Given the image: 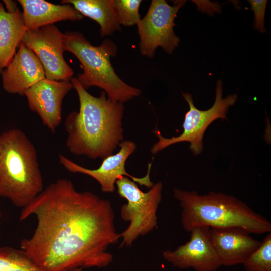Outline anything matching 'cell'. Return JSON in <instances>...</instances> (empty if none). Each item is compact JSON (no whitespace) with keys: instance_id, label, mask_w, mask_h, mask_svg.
<instances>
[{"instance_id":"14","label":"cell","mask_w":271,"mask_h":271,"mask_svg":"<svg viewBox=\"0 0 271 271\" xmlns=\"http://www.w3.org/2000/svg\"><path fill=\"white\" fill-rule=\"evenodd\" d=\"M208 232L221 266L242 264L261 243L238 228H209Z\"/></svg>"},{"instance_id":"8","label":"cell","mask_w":271,"mask_h":271,"mask_svg":"<svg viewBox=\"0 0 271 271\" xmlns=\"http://www.w3.org/2000/svg\"><path fill=\"white\" fill-rule=\"evenodd\" d=\"M171 6L165 0H153L145 16L137 23L141 54L152 58L158 47L169 54L177 47L180 39L174 32V20L186 1H173Z\"/></svg>"},{"instance_id":"12","label":"cell","mask_w":271,"mask_h":271,"mask_svg":"<svg viewBox=\"0 0 271 271\" xmlns=\"http://www.w3.org/2000/svg\"><path fill=\"white\" fill-rule=\"evenodd\" d=\"M72 88L70 81L45 78L25 93L30 109L39 116L42 124L52 133L61 123L63 100Z\"/></svg>"},{"instance_id":"23","label":"cell","mask_w":271,"mask_h":271,"mask_svg":"<svg viewBox=\"0 0 271 271\" xmlns=\"http://www.w3.org/2000/svg\"><path fill=\"white\" fill-rule=\"evenodd\" d=\"M1 210H0V221H1Z\"/></svg>"},{"instance_id":"6","label":"cell","mask_w":271,"mask_h":271,"mask_svg":"<svg viewBox=\"0 0 271 271\" xmlns=\"http://www.w3.org/2000/svg\"><path fill=\"white\" fill-rule=\"evenodd\" d=\"M117 193L127 201L120 208V216L129 223L120 233V247H130L141 236L153 231L157 226V212L162 200L163 184L154 183L146 192L141 190L130 178L123 176L116 182Z\"/></svg>"},{"instance_id":"10","label":"cell","mask_w":271,"mask_h":271,"mask_svg":"<svg viewBox=\"0 0 271 271\" xmlns=\"http://www.w3.org/2000/svg\"><path fill=\"white\" fill-rule=\"evenodd\" d=\"M119 146L120 149L116 154L102 159L100 166L95 169L82 167L63 155H59V161L70 172L83 174L93 178L98 182L101 191L104 193L113 192L116 181L123 176L129 177L140 185L150 189L154 184L150 177L152 164H148L147 172L142 177L129 174L125 169V163L128 157L135 152L137 145L132 141L124 140L120 143Z\"/></svg>"},{"instance_id":"2","label":"cell","mask_w":271,"mask_h":271,"mask_svg":"<svg viewBox=\"0 0 271 271\" xmlns=\"http://www.w3.org/2000/svg\"><path fill=\"white\" fill-rule=\"evenodd\" d=\"M70 81L80 107L79 111L71 112L65 119L66 148L76 156L103 159L112 155L123 141V104L109 98L104 91L100 96H93L75 77Z\"/></svg>"},{"instance_id":"16","label":"cell","mask_w":271,"mask_h":271,"mask_svg":"<svg viewBox=\"0 0 271 271\" xmlns=\"http://www.w3.org/2000/svg\"><path fill=\"white\" fill-rule=\"evenodd\" d=\"M26 31L19 9L7 11L0 2V74L13 59Z\"/></svg>"},{"instance_id":"19","label":"cell","mask_w":271,"mask_h":271,"mask_svg":"<svg viewBox=\"0 0 271 271\" xmlns=\"http://www.w3.org/2000/svg\"><path fill=\"white\" fill-rule=\"evenodd\" d=\"M245 271H271V233L243 263Z\"/></svg>"},{"instance_id":"4","label":"cell","mask_w":271,"mask_h":271,"mask_svg":"<svg viewBox=\"0 0 271 271\" xmlns=\"http://www.w3.org/2000/svg\"><path fill=\"white\" fill-rule=\"evenodd\" d=\"M44 189L36 148L21 129L0 133V197L27 206Z\"/></svg>"},{"instance_id":"11","label":"cell","mask_w":271,"mask_h":271,"mask_svg":"<svg viewBox=\"0 0 271 271\" xmlns=\"http://www.w3.org/2000/svg\"><path fill=\"white\" fill-rule=\"evenodd\" d=\"M208 227H196L190 231V240L174 250H165L163 258L180 269L217 271L221 266L211 242Z\"/></svg>"},{"instance_id":"7","label":"cell","mask_w":271,"mask_h":271,"mask_svg":"<svg viewBox=\"0 0 271 271\" xmlns=\"http://www.w3.org/2000/svg\"><path fill=\"white\" fill-rule=\"evenodd\" d=\"M223 84L221 80L216 83V97L213 106L208 110H201L194 106L192 95L182 92L189 106V110L185 115L182 133L178 136L167 138L163 137L157 129L154 130L158 141L151 149L152 154H156L166 147L179 142H188L190 149L195 155L200 154L203 149V138L208 126L215 120L227 119L229 108L237 100V95L231 94L223 98Z\"/></svg>"},{"instance_id":"22","label":"cell","mask_w":271,"mask_h":271,"mask_svg":"<svg viewBox=\"0 0 271 271\" xmlns=\"http://www.w3.org/2000/svg\"><path fill=\"white\" fill-rule=\"evenodd\" d=\"M6 6V10L7 11H14L17 8V3L12 1H3Z\"/></svg>"},{"instance_id":"21","label":"cell","mask_w":271,"mask_h":271,"mask_svg":"<svg viewBox=\"0 0 271 271\" xmlns=\"http://www.w3.org/2000/svg\"><path fill=\"white\" fill-rule=\"evenodd\" d=\"M267 1L249 0L251 9L255 14L254 27L257 30L264 32L265 29L264 25V16Z\"/></svg>"},{"instance_id":"5","label":"cell","mask_w":271,"mask_h":271,"mask_svg":"<svg viewBox=\"0 0 271 271\" xmlns=\"http://www.w3.org/2000/svg\"><path fill=\"white\" fill-rule=\"evenodd\" d=\"M65 34V51L75 55L82 65L83 72L76 79L83 88L98 87L109 98L122 104L141 95L140 89L128 85L116 73L110 61L117 53L113 41L106 39L100 45L94 46L79 32Z\"/></svg>"},{"instance_id":"13","label":"cell","mask_w":271,"mask_h":271,"mask_svg":"<svg viewBox=\"0 0 271 271\" xmlns=\"http://www.w3.org/2000/svg\"><path fill=\"white\" fill-rule=\"evenodd\" d=\"M0 74L4 90L8 93L21 96L35 84L46 78L41 62L22 42L13 59Z\"/></svg>"},{"instance_id":"9","label":"cell","mask_w":271,"mask_h":271,"mask_svg":"<svg viewBox=\"0 0 271 271\" xmlns=\"http://www.w3.org/2000/svg\"><path fill=\"white\" fill-rule=\"evenodd\" d=\"M66 37L54 24L26 31L22 42L31 49L41 62L46 78L70 81L74 71L63 56Z\"/></svg>"},{"instance_id":"1","label":"cell","mask_w":271,"mask_h":271,"mask_svg":"<svg viewBox=\"0 0 271 271\" xmlns=\"http://www.w3.org/2000/svg\"><path fill=\"white\" fill-rule=\"evenodd\" d=\"M33 215L36 227L20 247L40 271L104 268L112 262L108 249L120 236L109 200L78 191L71 180L61 178L22 208L19 220Z\"/></svg>"},{"instance_id":"18","label":"cell","mask_w":271,"mask_h":271,"mask_svg":"<svg viewBox=\"0 0 271 271\" xmlns=\"http://www.w3.org/2000/svg\"><path fill=\"white\" fill-rule=\"evenodd\" d=\"M0 271H40L20 249L0 247ZM72 271H83L78 268Z\"/></svg>"},{"instance_id":"17","label":"cell","mask_w":271,"mask_h":271,"mask_svg":"<svg viewBox=\"0 0 271 271\" xmlns=\"http://www.w3.org/2000/svg\"><path fill=\"white\" fill-rule=\"evenodd\" d=\"M61 3L72 5L83 16L95 20L100 26L101 37L121 30L114 0H63Z\"/></svg>"},{"instance_id":"15","label":"cell","mask_w":271,"mask_h":271,"mask_svg":"<svg viewBox=\"0 0 271 271\" xmlns=\"http://www.w3.org/2000/svg\"><path fill=\"white\" fill-rule=\"evenodd\" d=\"M27 31L64 20L78 21L83 16L72 5H56L44 0H19Z\"/></svg>"},{"instance_id":"3","label":"cell","mask_w":271,"mask_h":271,"mask_svg":"<svg viewBox=\"0 0 271 271\" xmlns=\"http://www.w3.org/2000/svg\"><path fill=\"white\" fill-rule=\"evenodd\" d=\"M173 194L182 209V225L188 232L196 227L238 228L256 234L271 232L267 218L234 196L214 191L199 195L177 188Z\"/></svg>"},{"instance_id":"20","label":"cell","mask_w":271,"mask_h":271,"mask_svg":"<svg viewBox=\"0 0 271 271\" xmlns=\"http://www.w3.org/2000/svg\"><path fill=\"white\" fill-rule=\"evenodd\" d=\"M141 0H114V6L120 25L131 26L141 20L139 8Z\"/></svg>"}]
</instances>
